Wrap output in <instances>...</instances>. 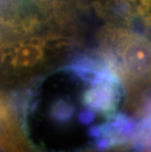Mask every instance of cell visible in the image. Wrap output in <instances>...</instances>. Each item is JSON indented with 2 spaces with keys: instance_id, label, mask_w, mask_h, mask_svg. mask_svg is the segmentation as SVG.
I'll return each mask as SVG.
<instances>
[{
  "instance_id": "6da1fadb",
  "label": "cell",
  "mask_w": 151,
  "mask_h": 152,
  "mask_svg": "<svg viewBox=\"0 0 151 152\" xmlns=\"http://www.w3.org/2000/svg\"><path fill=\"white\" fill-rule=\"evenodd\" d=\"M114 35H105L106 61L109 67L126 86L127 90L137 91L151 85V42L136 34L118 31Z\"/></svg>"
},
{
  "instance_id": "7a4b0ae2",
  "label": "cell",
  "mask_w": 151,
  "mask_h": 152,
  "mask_svg": "<svg viewBox=\"0 0 151 152\" xmlns=\"http://www.w3.org/2000/svg\"><path fill=\"white\" fill-rule=\"evenodd\" d=\"M53 37H33L18 41L4 49V65L16 74H28L43 62L45 46Z\"/></svg>"
},
{
  "instance_id": "3957f363",
  "label": "cell",
  "mask_w": 151,
  "mask_h": 152,
  "mask_svg": "<svg viewBox=\"0 0 151 152\" xmlns=\"http://www.w3.org/2000/svg\"><path fill=\"white\" fill-rule=\"evenodd\" d=\"M37 5H40L42 7H51V5L54 2H57V0H34Z\"/></svg>"
}]
</instances>
